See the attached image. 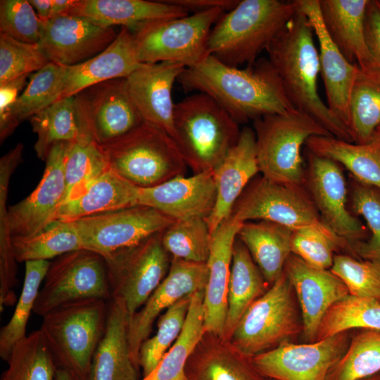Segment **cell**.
I'll return each instance as SVG.
<instances>
[{
    "instance_id": "cell-1",
    "label": "cell",
    "mask_w": 380,
    "mask_h": 380,
    "mask_svg": "<svg viewBox=\"0 0 380 380\" xmlns=\"http://www.w3.org/2000/svg\"><path fill=\"white\" fill-rule=\"evenodd\" d=\"M177 82L186 91H195L212 97L239 124L294 108L276 70L265 58L239 68L210 55L186 68Z\"/></svg>"
},
{
    "instance_id": "cell-2",
    "label": "cell",
    "mask_w": 380,
    "mask_h": 380,
    "mask_svg": "<svg viewBox=\"0 0 380 380\" xmlns=\"http://www.w3.org/2000/svg\"><path fill=\"white\" fill-rule=\"evenodd\" d=\"M314 34L308 18L298 6L266 49L268 59L294 108L312 117L333 137L353 143L350 130L331 113L319 96V60Z\"/></svg>"
},
{
    "instance_id": "cell-3",
    "label": "cell",
    "mask_w": 380,
    "mask_h": 380,
    "mask_svg": "<svg viewBox=\"0 0 380 380\" xmlns=\"http://www.w3.org/2000/svg\"><path fill=\"white\" fill-rule=\"evenodd\" d=\"M298 10L297 0H240L213 25L207 54L232 67L253 64Z\"/></svg>"
},
{
    "instance_id": "cell-4",
    "label": "cell",
    "mask_w": 380,
    "mask_h": 380,
    "mask_svg": "<svg viewBox=\"0 0 380 380\" xmlns=\"http://www.w3.org/2000/svg\"><path fill=\"white\" fill-rule=\"evenodd\" d=\"M175 142L194 174L213 172L237 143L239 123L212 97L197 92L175 104Z\"/></svg>"
},
{
    "instance_id": "cell-5",
    "label": "cell",
    "mask_w": 380,
    "mask_h": 380,
    "mask_svg": "<svg viewBox=\"0 0 380 380\" xmlns=\"http://www.w3.org/2000/svg\"><path fill=\"white\" fill-rule=\"evenodd\" d=\"M108 306L101 298L61 305L45 314L40 331L58 368L88 380L94 352L106 324Z\"/></svg>"
},
{
    "instance_id": "cell-6",
    "label": "cell",
    "mask_w": 380,
    "mask_h": 380,
    "mask_svg": "<svg viewBox=\"0 0 380 380\" xmlns=\"http://www.w3.org/2000/svg\"><path fill=\"white\" fill-rule=\"evenodd\" d=\"M259 171L277 182L304 185L301 148L313 136H332L307 113L296 108L253 120Z\"/></svg>"
},
{
    "instance_id": "cell-7",
    "label": "cell",
    "mask_w": 380,
    "mask_h": 380,
    "mask_svg": "<svg viewBox=\"0 0 380 380\" xmlns=\"http://www.w3.org/2000/svg\"><path fill=\"white\" fill-rule=\"evenodd\" d=\"M101 146L109 168L139 188L159 185L184 176L186 171L187 165L172 138L146 122Z\"/></svg>"
},
{
    "instance_id": "cell-8",
    "label": "cell",
    "mask_w": 380,
    "mask_h": 380,
    "mask_svg": "<svg viewBox=\"0 0 380 380\" xmlns=\"http://www.w3.org/2000/svg\"><path fill=\"white\" fill-rule=\"evenodd\" d=\"M302 331L298 303L284 272L248 307L228 341L252 358L300 336Z\"/></svg>"
},
{
    "instance_id": "cell-9",
    "label": "cell",
    "mask_w": 380,
    "mask_h": 380,
    "mask_svg": "<svg viewBox=\"0 0 380 380\" xmlns=\"http://www.w3.org/2000/svg\"><path fill=\"white\" fill-rule=\"evenodd\" d=\"M224 13L217 8L139 25L131 30L137 61L140 63H179L186 68L198 63L208 56V36Z\"/></svg>"
},
{
    "instance_id": "cell-10",
    "label": "cell",
    "mask_w": 380,
    "mask_h": 380,
    "mask_svg": "<svg viewBox=\"0 0 380 380\" xmlns=\"http://www.w3.org/2000/svg\"><path fill=\"white\" fill-rule=\"evenodd\" d=\"M91 298L112 299L106 260L96 252L79 249L50 263L33 312L43 317L61 305Z\"/></svg>"
},
{
    "instance_id": "cell-11",
    "label": "cell",
    "mask_w": 380,
    "mask_h": 380,
    "mask_svg": "<svg viewBox=\"0 0 380 380\" xmlns=\"http://www.w3.org/2000/svg\"><path fill=\"white\" fill-rule=\"evenodd\" d=\"M162 232L104 258L112 298L124 300L129 317L146 302L169 271L171 257L163 246Z\"/></svg>"
},
{
    "instance_id": "cell-12",
    "label": "cell",
    "mask_w": 380,
    "mask_h": 380,
    "mask_svg": "<svg viewBox=\"0 0 380 380\" xmlns=\"http://www.w3.org/2000/svg\"><path fill=\"white\" fill-rule=\"evenodd\" d=\"M74 97L80 137L100 146L119 139L144 122L129 94L126 78L96 84Z\"/></svg>"
},
{
    "instance_id": "cell-13",
    "label": "cell",
    "mask_w": 380,
    "mask_h": 380,
    "mask_svg": "<svg viewBox=\"0 0 380 380\" xmlns=\"http://www.w3.org/2000/svg\"><path fill=\"white\" fill-rule=\"evenodd\" d=\"M232 215L242 222L268 221L291 230L325 225L303 185L277 182L263 176L248 184Z\"/></svg>"
},
{
    "instance_id": "cell-14",
    "label": "cell",
    "mask_w": 380,
    "mask_h": 380,
    "mask_svg": "<svg viewBox=\"0 0 380 380\" xmlns=\"http://www.w3.org/2000/svg\"><path fill=\"white\" fill-rule=\"evenodd\" d=\"M175 221L153 208L135 205L71 222L82 248L106 258L163 232Z\"/></svg>"
},
{
    "instance_id": "cell-15",
    "label": "cell",
    "mask_w": 380,
    "mask_h": 380,
    "mask_svg": "<svg viewBox=\"0 0 380 380\" xmlns=\"http://www.w3.org/2000/svg\"><path fill=\"white\" fill-rule=\"evenodd\" d=\"M352 330L327 338L295 343L284 342L252 357L264 376L274 380H327L331 369L346 352Z\"/></svg>"
},
{
    "instance_id": "cell-16",
    "label": "cell",
    "mask_w": 380,
    "mask_h": 380,
    "mask_svg": "<svg viewBox=\"0 0 380 380\" xmlns=\"http://www.w3.org/2000/svg\"><path fill=\"white\" fill-rule=\"evenodd\" d=\"M322 222L348 243L350 255L365 241L366 228L347 208L346 183L338 163L309 151L305 182Z\"/></svg>"
},
{
    "instance_id": "cell-17",
    "label": "cell",
    "mask_w": 380,
    "mask_h": 380,
    "mask_svg": "<svg viewBox=\"0 0 380 380\" xmlns=\"http://www.w3.org/2000/svg\"><path fill=\"white\" fill-rule=\"evenodd\" d=\"M72 144H55L45 160L44 172L36 189L27 198L8 208L12 236L34 235L56 220L58 210L65 200L64 166Z\"/></svg>"
},
{
    "instance_id": "cell-18",
    "label": "cell",
    "mask_w": 380,
    "mask_h": 380,
    "mask_svg": "<svg viewBox=\"0 0 380 380\" xmlns=\"http://www.w3.org/2000/svg\"><path fill=\"white\" fill-rule=\"evenodd\" d=\"M206 263L172 259L169 271L143 308L129 317L127 336L131 357L140 368L139 351L148 338L153 324L161 312L180 299L205 289L208 280Z\"/></svg>"
},
{
    "instance_id": "cell-19",
    "label": "cell",
    "mask_w": 380,
    "mask_h": 380,
    "mask_svg": "<svg viewBox=\"0 0 380 380\" xmlns=\"http://www.w3.org/2000/svg\"><path fill=\"white\" fill-rule=\"evenodd\" d=\"M118 33L113 27H103L83 17L66 15L41 21L38 44L50 63L72 66L103 51Z\"/></svg>"
},
{
    "instance_id": "cell-20",
    "label": "cell",
    "mask_w": 380,
    "mask_h": 380,
    "mask_svg": "<svg viewBox=\"0 0 380 380\" xmlns=\"http://www.w3.org/2000/svg\"><path fill=\"white\" fill-rule=\"evenodd\" d=\"M284 272L300 308L302 341L315 342L325 313L334 303L349 295L348 289L330 270L313 267L293 253L286 262Z\"/></svg>"
},
{
    "instance_id": "cell-21",
    "label": "cell",
    "mask_w": 380,
    "mask_h": 380,
    "mask_svg": "<svg viewBox=\"0 0 380 380\" xmlns=\"http://www.w3.org/2000/svg\"><path fill=\"white\" fill-rule=\"evenodd\" d=\"M216 196L214 172H203L139 187L137 205L153 208L175 220L206 219L213 210Z\"/></svg>"
},
{
    "instance_id": "cell-22",
    "label": "cell",
    "mask_w": 380,
    "mask_h": 380,
    "mask_svg": "<svg viewBox=\"0 0 380 380\" xmlns=\"http://www.w3.org/2000/svg\"><path fill=\"white\" fill-rule=\"evenodd\" d=\"M186 67L174 62L142 63L126 77L127 88L144 122L172 138L175 104L172 92L175 81Z\"/></svg>"
},
{
    "instance_id": "cell-23",
    "label": "cell",
    "mask_w": 380,
    "mask_h": 380,
    "mask_svg": "<svg viewBox=\"0 0 380 380\" xmlns=\"http://www.w3.org/2000/svg\"><path fill=\"white\" fill-rule=\"evenodd\" d=\"M297 1L319 42V74L325 88L327 106L350 132V99L357 64L349 63L329 37L322 22L319 0Z\"/></svg>"
},
{
    "instance_id": "cell-24",
    "label": "cell",
    "mask_w": 380,
    "mask_h": 380,
    "mask_svg": "<svg viewBox=\"0 0 380 380\" xmlns=\"http://www.w3.org/2000/svg\"><path fill=\"white\" fill-rule=\"evenodd\" d=\"M243 222L232 215L212 234L206 262L208 280L203 300L204 332L224 338L227 312V291L234 245Z\"/></svg>"
},
{
    "instance_id": "cell-25",
    "label": "cell",
    "mask_w": 380,
    "mask_h": 380,
    "mask_svg": "<svg viewBox=\"0 0 380 380\" xmlns=\"http://www.w3.org/2000/svg\"><path fill=\"white\" fill-rule=\"evenodd\" d=\"M213 172L216 201L205 219L211 234L232 215L236 202L260 172L253 129L246 127L241 130L237 143Z\"/></svg>"
},
{
    "instance_id": "cell-26",
    "label": "cell",
    "mask_w": 380,
    "mask_h": 380,
    "mask_svg": "<svg viewBox=\"0 0 380 380\" xmlns=\"http://www.w3.org/2000/svg\"><path fill=\"white\" fill-rule=\"evenodd\" d=\"M142 63L137 61L131 30L122 27L103 51L79 64L64 66L61 99L110 80L126 78Z\"/></svg>"
},
{
    "instance_id": "cell-27",
    "label": "cell",
    "mask_w": 380,
    "mask_h": 380,
    "mask_svg": "<svg viewBox=\"0 0 380 380\" xmlns=\"http://www.w3.org/2000/svg\"><path fill=\"white\" fill-rule=\"evenodd\" d=\"M129 314L124 300L112 298L103 335L94 352L88 380H139L129 350Z\"/></svg>"
},
{
    "instance_id": "cell-28",
    "label": "cell",
    "mask_w": 380,
    "mask_h": 380,
    "mask_svg": "<svg viewBox=\"0 0 380 380\" xmlns=\"http://www.w3.org/2000/svg\"><path fill=\"white\" fill-rule=\"evenodd\" d=\"M186 380H270L229 341L204 332L185 368Z\"/></svg>"
},
{
    "instance_id": "cell-29",
    "label": "cell",
    "mask_w": 380,
    "mask_h": 380,
    "mask_svg": "<svg viewBox=\"0 0 380 380\" xmlns=\"http://www.w3.org/2000/svg\"><path fill=\"white\" fill-rule=\"evenodd\" d=\"M367 3L368 0H319L322 22L329 37L349 63L362 68L376 66L365 39Z\"/></svg>"
},
{
    "instance_id": "cell-30",
    "label": "cell",
    "mask_w": 380,
    "mask_h": 380,
    "mask_svg": "<svg viewBox=\"0 0 380 380\" xmlns=\"http://www.w3.org/2000/svg\"><path fill=\"white\" fill-rule=\"evenodd\" d=\"M68 15L85 18L103 27L120 25L132 30L148 20L182 18L189 12L167 0H75Z\"/></svg>"
},
{
    "instance_id": "cell-31",
    "label": "cell",
    "mask_w": 380,
    "mask_h": 380,
    "mask_svg": "<svg viewBox=\"0 0 380 380\" xmlns=\"http://www.w3.org/2000/svg\"><path fill=\"white\" fill-rule=\"evenodd\" d=\"M139 187L110 168L79 197L64 202L56 220L71 222L82 217L137 205Z\"/></svg>"
},
{
    "instance_id": "cell-32",
    "label": "cell",
    "mask_w": 380,
    "mask_h": 380,
    "mask_svg": "<svg viewBox=\"0 0 380 380\" xmlns=\"http://www.w3.org/2000/svg\"><path fill=\"white\" fill-rule=\"evenodd\" d=\"M292 232L286 227L263 220L243 222L238 232L237 237L248 250L270 286L282 275L292 253Z\"/></svg>"
},
{
    "instance_id": "cell-33",
    "label": "cell",
    "mask_w": 380,
    "mask_h": 380,
    "mask_svg": "<svg viewBox=\"0 0 380 380\" xmlns=\"http://www.w3.org/2000/svg\"><path fill=\"white\" fill-rule=\"evenodd\" d=\"M309 151L345 167L355 180L380 190V134L365 144L333 136H313L305 143Z\"/></svg>"
},
{
    "instance_id": "cell-34",
    "label": "cell",
    "mask_w": 380,
    "mask_h": 380,
    "mask_svg": "<svg viewBox=\"0 0 380 380\" xmlns=\"http://www.w3.org/2000/svg\"><path fill=\"white\" fill-rule=\"evenodd\" d=\"M270 287L248 250L236 237L228 284L224 339H229L246 310Z\"/></svg>"
},
{
    "instance_id": "cell-35",
    "label": "cell",
    "mask_w": 380,
    "mask_h": 380,
    "mask_svg": "<svg viewBox=\"0 0 380 380\" xmlns=\"http://www.w3.org/2000/svg\"><path fill=\"white\" fill-rule=\"evenodd\" d=\"M64 66L49 63L34 72L25 90L11 108L0 115L1 144L25 119L47 108L61 99Z\"/></svg>"
},
{
    "instance_id": "cell-36",
    "label": "cell",
    "mask_w": 380,
    "mask_h": 380,
    "mask_svg": "<svg viewBox=\"0 0 380 380\" xmlns=\"http://www.w3.org/2000/svg\"><path fill=\"white\" fill-rule=\"evenodd\" d=\"M380 126V68L357 66L350 99V129L353 143L371 141Z\"/></svg>"
},
{
    "instance_id": "cell-37",
    "label": "cell",
    "mask_w": 380,
    "mask_h": 380,
    "mask_svg": "<svg viewBox=\"0 0 380 380\" xmlns=\"http://www.w3.org/2000/svg\"><path fill=\"white\" fill-rule=\"evenodd\" d=\"M205 289L195 292L191 299L182 331L158 365L139 380H181L186 362L204 334Z\"/></svg>"
},
{
    "instance_id": "cell-38",
    "label": "cell",
    "mask_w": 380,
    "mask_h": 380,
    "mask_svg": "<svg viewBox=\"0 0 380 380\" xmlns=\"http://www.w3.org/2000/svg\"><path fill=\"white\" fill-rule=\"evenodd\" d=\"M32 131L37 134V156L45 161L51 148L61 142L75 143L80 137L74 96L58 100L30 118Z\"/></svg>"
},
{
    "instance_id": "cell-39",
    "label": "cell",
    "mask_w": 380,
    "mask_h": 380,
    "mask_svg": "<svg viewBox=\"0 0 380 380\" xmlns=\"http://www.w3.org/2000/svg\"><path fill=\"white\" fill-rule=\"evenodd\" d=\"M11 242L17 262L49 260L83 249L72 222L57 220L34 235L12 236Z\"/></svg>"
},
{
    "instance_id": "cell-40",
    "label": "cell",
    "mask_w": 380,
    "mask_h": 380,
    "mask_svg": "<svg viewBox=\"0 0 380 380\" xmlns=\"http://www.w3.org/2000/svg\"><path fill=\"white\" fill-rule=\"evenodd\" d=\"M359 329L380 330V302L349 294L327 311L319 325L315 341Z\"/></svg>"
},
{
    "instance_id": "cell-41",
    "label": "cell",
    "mask_w": 380,
    "mask_h": 380,
    "mask_svg": "<svg viewBox=\"0 0 380 380\" xmlns=\"http://www.w3.org/2000/svg\"><path fill=\"white\" fill-rule=\"evenodd\" d=\"M1 380H55L57 366L40 330L13 348Z\"/></svg>"
},
{
    "instance_id": "cell-42",
    "label": "cell",
    "mask_w": 380,
    "mask_h": 380,
    "mask_svg": "<svg viewBox=\"0 0 380 380\" xmlns=\"http://www.w3.org/2000/svg\"><path fill=\"white\" fill-rule=\"evenodd\" d=\"M380 372V330H352L349 345L327 380H360Z\"/></svg>"
},
{
    "instance_id": "cell-43",
    "label": "cell",
    "mask_w": 380,
    "mask_h": 380,
    "mask_svg": "<svg viewBox=\"0 0 380 380\" xmlns=\"http://www.w3.org/2000/svg\"><path fill=\"white\" fill-rule=\"evenodd\" d=\"M108 169L102 146L89 138L80 137L72 144L65 163L64 202L81 196Z\"/></svg>"
},
{
    "instance_id": "cell-44",
    "label": "cell",
    "mask_w": 380,
    "mask_h": 380,
    "mask_svg": "<svg viewBox=\"0 0 380 380\" xmlns=\"http://www.w3.org/2000/svg\"><path fill=\"white\" fill-rule=\"evenodd\" d=\"M49 260L25 262V273L20 296L9 322L0 331V357L7 361L13 348L26 337V327L30 312L50 265Z\"/></svg>"
},
{
    "instance_id": "cell-45",
    "label": "cell",
    "mask_w": 380,
    "mask_h": 380,
    "mask_svg": "<svg viewBox=\"0 0 380 380\" xmlns=\"http://www.w3.org/2000/svg\"><path fill=\"white\" fill-rule=\"evenodd\" d=\"M23 145L18 144L0 159V293L13 292L17 283V265L8 222L6 200L11 175L22 160Z\"/></svg>"
},
{
    "instance_id": "cell-46",
    "label": "cell",
    "mask_w": 380,
    "mask_h": 380,
    "mask_svg": "<svg viewBox=\"0 0 380 380\" xmlns=\"http://www.w3.org/2000/svg\"><path fill=\"white\" fill-rule=\"evenodd\" d=\"M162 243L172 259L206 263L212 234L204 218L175 220L162 232Z\"/></svg>"
},
{
    "instance_id": "cell-47",
    "label": "cell",
    "mask_w": 380,
    "mask_h": 380,
    "mask_svg": "<svg viewBox=\"0 0 380 380\" xmlns=\"http://www.w3.org/2000/svg\"><path fill=\"white\" fill-rule=\"evenodd\" d=\"M192 295L180 299L166 310L158 319L156 334L142 343L139 351L142 377L146 376L156 369L165 354L180 336Z\"/></svg>"
},
{
    "instance_id": "cell-48",
    "label": "cell",
    "mask_w": 380,
    "mask_h": 380,
    "mask_svg": "<svg viewBox=\"0 0 380 380\" xmlns=\"http://www.w3.org/2000/svg\"><path fill=\"white\" fill-rule=\"evenodd\" d=\"M347 251L350 255L349 245L336 236L326 225L310 226L293 230L291 253L309 265L330 270L334 253Z\"/></svg>"
},
{
    "instance_id": "cell-49",
    "label": "cell",
    "mask_w": 380,
    "mask_h": 380,
    "mask_svg": "<svg viewBox=\"0 0 380 380\" xmlns=\"http://www.w3.org/2000/svg\"><path fill=\"white\" fill-rule=\"evenodd\" d=\"M330 270L343 281L350 295L380 302V260H363L348 254H335Z\"/></svg>"
},
{
    "instance_id": "cell-50",
    "label": "cell",
    "mask_w": 380,
    "mask_h": 380,
    "mask_svg": "<svg viewBox=\"0 0 380 380\" xmlns=\"http://www.w3.org/2000/svg\"><path fill=\"white\" fill-rule=\"evenodd\" d=\"M351 208L366 220L371 232L369 239L353 250V257L380 260V190L355 179L351 189Z\"/></svg>"
},
{
    "instance_id": "cell-51",
    "label": "cell",
    "mask_w": 380,
    "mask_h": 380,
    "mask_svg": "<svg viewBox=\"0 0 380 380\" xmlns=\"http://www.w3.org/2000/svg\"><path fill=\"white\" fill-rule=\"evenodd\" d=\"M49 63L38 43L22 42L0 33V87Z\"/></svg>"
},
{
    "instance_id": "cell-52",
    "label": "cell",
    "mask_w": 380,
    "mask_h": 380,
    "mask_svg": "<svg viewBox=\"0 0 380 380\" xmlns=\"http://www.w3.org/2000/svg\"><path fill=\"white\" fill-rule=\"evenodd\" d=\"M41 20L27 0L0 1V33L15 40L39 43Z\"/></svg>"
},
{
    "instance_id": "cell-53",
    "label": "cell",
    "mask_w": 380,
    "mask_h": 380,
    "mask_svg": "<svg viewBox=\"0 0 380 380\" xmlns=\"http://www.w3.org/2000/svg\"><path fill=\"white\" fill-rule=\"evenodd\" d=\"M365 32L369 51L376 65L380 68V1L368 0Z\"/></svg>"
},
{
    "instance_id": "cell-54",
    "label": "cell",
    "mask_w": 380,
    "mask_h": 380,
    "mask_svg": "<svg viewBox=\"0 0 380 380\" xmlns=\"http://www.w3.org/2000/svg\"><path fill=\"white\" fill-rule=\"evenodd\" d=\"M170 3L185 8L188 12L206 11L213 8H221L229 11L240 0H167Z\"/></svg>"
},
{
    "instance_id": "cell-55",
    "label": "cell",
    "mask_w": 380,
    "mask_h": 380,
    "mask_svg": "<svg viewBox=\"0 0 380 380\" xmlns=\"http://www.w3.org/2000/svg\"><path fill=\"white\" fill-rule=\"evenodd\" d=\"M28 75L20 76L0 87V115L8 112L18 99Z\"/></svg>"
},
{
    "instance_id": "cell-56",
    "label": "cell",
    "mask_w": 380,
    "mask_h": 380,
    "mask_svg": "<svg viewBox=\"0 0 380 380\" xmlns=\"http://www.w3.org/2000/svg\"><path fill=\"white\" fill-rule=\"evenodd\" d=\"M75 0H51V18L68 15Z\"/></svg>"
},
{
    "instance_id": "cell-57",
    "label": "cell",
    "mask_w": 380,
    "mask_h": 380,
    "mask_svg": "<svg viewBox=\"0 0 380 380\" xmlns=\"http://www.w3.org/2000/svg\"><path fill=\"white\" fill-rule=\"evenodd\" d=\"M28 1L37 11L36 13L41 21L50 19L51 0H28Z\"/></svg>"
},
{
    "instance_id": "cell-58",
    "label": "cell",
    "mask_w": 380,
    "mask_h": 380,
    "mask_svg": "<svg viewBox=\"0 0 380 380\" xmlns=\"http://www.w3.org/2000/svg\"><path fill=\"white\" fill-rule=\"evenodd\" d=\"M55 380H82L76 374L66 369L57 368Z\"/></svg>"
},
{
    "instance_id": "cell-59",
    "label": "cell",
    "mask_w": 380,
    "mask_h": 380,
    "mask_svg": "<svg viewBox=\"0 0 380 380\" xmlns=\"http://www.w3.org/2000/svg\"><path fill=\"white\" fill-rule=\"evenodd\" d=\"M360 380H380V372L374 375L369 376L368 377L364 378Z\"/></svg>"
},
{
    "instance_id": "cell-60",
    "label": "cell",
    "mask_w": 380,
    "mask_h": 380,
    "mask_svg": "<svg viewBox=\"0 0 380 380\" xmlns=\"http://www.w3.org/2000/svg\"><path fill=\"white\" fill-rule=\"evenodd\" d=\"M374 133H377V134H380V126L376 128Z\"/></svg>"
},
{
    "instance_id": "cell-61",
    "label": "cell",
    "mask_w": 380,
    "mask_h": 380,
    "mask_svg": "<svg viewBox=\"0 0 380 380\" xmlns=\"http://www.w3.org/2000/svg\"><path fill=\"white\" fill-rule=\"evenodd\" d=\"M181 380H186V379H185V377H184V379H181Z\"/></svg>"
},
{
    "instance_id": "cell-62",
    "label": "cell",
    "mask_w": 380,
    "mask_h": 380,
    "mask_svg": "<svg viewBox=\"0 0 380 380\" xmlns=\"http://www.w3.org/2000/svg\"><path fill=\"white\" fill-rule=\"evenodd\" d=\"M270 380H274V379H270Z\"/></svg>"
}]
</instances>
